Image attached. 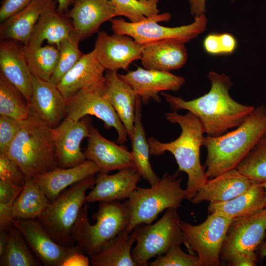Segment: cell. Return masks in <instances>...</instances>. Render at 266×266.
<instances>
[{"instance_id":"cell-1","label":"cell","mask_w":266,"mask_h":266,"mask_svg":"<svg viewBox=\"0 0 266 266\" xmlns=\"http://www.w3.org/2000/svg\"><path fill=\"white\" fill-rule=\"evenodd\" d=\"M208 77L211 84L209 91L197 99L185 100L163 92L161 95L171 110H188L200 121L204 133L216 137L240 126L255 107L240 104L231 97L232 83L227 75L211 71Z\"/></svg>"},{"instance_id":"cell-2","label":"cell","mask_w":266,"mask_h":266,"mask_svg":"<svg viewBox=\"0 0 266 266\" xmlns=\"http://www.w3.org/2000/svg\"><path fill=\"white\" fill-rule=\"evenodd\" d=\"M266 135V106L255 108L235 130L221 135L203 137L207 150L205 164L208 179L236 168L239 163Z\"/></svg>"},{"instance_id":"cell-3","label":"cell","mask_w":266,"mask_h":266,"mask_svg":"<svg viewBox=\"0 0 266 266\" xmlns=\"http://www.w3.org/2000/svg\"><path fill=\"white\" fill-rule=\"evenodd\" d=\"M165 116L169 122L180 126L181 133L175 140L167 143L160 142L153 137L149 138L150 154L159 156L168 151L173 155L178 171L185 172L188 176L186 200L190 201L208 179L200 161L204 137L202 126L190 112L183 115L173 111L166 113Z\"/></svg>"},{"instance_id":"cell-4","label":"cell","mask_w":266,"mask_h":266,"mask_svg":"<svg viewBox=\"0 0 266 266\" xmlns=\"http://www.w3.org/2000/svg\"><path fill=\"white\" fill-rule=\"evenodd\" d=\"M27 179H35L58 167L52 128L31 109L5 153Z\"/></svg>"},{"instance_id":"cell-5","label":"cell","mask_w":266,"mask_h":266,"mask_svg":"<svg viewBox=\"0 0 266 266\" xmlns=\"http://www.w3.org/2000/svg\"><path fill=\"white\" fill-rule=\"evenodd\" d=\"M88 207L86 202L80 210L72 229V237L74 243L90 258L126 230L130 213L124 202L100 201L98 210L92 215L96 223L92 225L88 219Z\"/></svg>"},{"instance_id":"cell-6","label":"cell","mask_w":266,"mask_h":266,"mask_svg":"<svg viewBox=\"0 0 266 266\" xmlns=\"http://www.w3.org/2000/svg\"><path fill=\"white\" fill-rule=\"evenodd\" d=\"M181 182L177 173L171 175L165 173L150 188L137 187L124 201L130 213V221L125 231L131 233L140 224H152L164 210L180 207L187 196Z\"/></svg>"},{"instance_id":"cell-7","label":"cell","mask_w":266,"mask_h":266,"mask_svg":"<svg viewBox=\"0 0 266 266\" xmlns=\"http://www.w3.org/2000/svg\"><path fill=\"white\" fill-rule=\"evenodd\" d=\"M95 180L94 175L72 185L51 202L43 214L36 219L58 243L67 246L75 245L72 229L86 202V192L94 187Z\"/></svg>"},{"instance_id":"cell-8","label":"cell","mask_w":266,"mask_h":266,"mask_svg":"<svg viewBox=\"0 0 266 266\" xmlns=\"http://www.w3.org/2000/svg\"><path fill=\"white\" fill-rule=\"evenodd\" d=\"M180 217L176 209L169 208L154 224H140L132 232L136 244L132 257L137 266H146L149 261L166 254L171 247L184 243Z\"/></svg>"},{"instance_id":"cell-9","label":"cell","mask_w":266,"mask_h":266,"mask_svg":"<svg viewBox=\"0 0 266 266\" xmlns=\"http://www.w3.org/2000/svg\"><path fill=\"white\" fill-rule=\"evenodd\" d=\"M171 18L170 14L166 12L138 23L127 22L121 18H113L110 22L114 33L129 35L141 44L167 39L188 42L203 32L207 25L204 14L195 17L193 23L186 26L166 27L158 24L167 22Z\"/></svg>"},{"instance_id":"cell-10","label":"cell","mask_w":266,"mask_h":266,"mask_svg":"<svg viewBox=\"0 0 266 266\" xmlns=\"http://www.w3.org/2000/svg\"><path fill=\"white\" fill-rule=\"evenodd\" d=\"M233 219L209 213L201 224L194 225L181 221L184 244L196 252L199 266H220L221 249L227 231Z\"/></svg>"},{"instance_id":"cell-11","label":"cell","mask_w":266,"mask_h":266,"mask_svg":"<svg viewBox=\"0 0 266 266\" xmlns=\"http://www.w3.org/2000/svg\"><path fill=\"white\" fill-rule=\"evenodd\" d=\"M266 235V208L254 214L233 219L227 231L220 259L236 266L244 258H256Z\"/></svg>"},{"instance_id":"cell-12","label":"cell","mask_w":266,"mask_h":266,"mask_svg":"<svg viewBox=\"0 0 266 266\" xmlns=\"http://www.w3.org/2000/svg\"><path fill=\"white\" fill-rule=\"evenodd\" d=\"M103 89H83L66 100V117L78 121L87 115H92L104 123L107 130L112 128L118 134V144L126 142L127 130Z\"/></svg>"},{"instance_id":"cell-13","label":"cell","mask_w":266,"mask_h":266,"mask_svg":"<svg viewBox=\"0 0 266 266\" xmlns=\"http://www.w3.org/2000/svg\"><path fill=\"white\" fill-rule=\"evenodd\" d=\"M91 125L88 117L78 121L66 117L57 127L52 128L58 167H73L87 160L80 145L84 138L89 136Z\"/></svg>"},{"instance_id":"cell-14","label":"cell","mask_w":266,"mask_h":266,"mask_svg":"<svg viewBox=\"0 0 266 266\" xmlns=\"http://www.w3.org/2000/svg\"><path fill=\"white\" fill-rule=\"evenodd\" d=\"M93 50L106 70H128L132 62L141 60L143 44L129 35L103 31L98 33Z\"/></svg>"},{"instance_id":"cell-15","label":"cell","mask_w":266,"mask_h":266,"mask_svg":"<svg viewBox=\"0 0 266 266\" xmlns=\"http://www.w3.org/2000/svg\"><path fill=\"white\" fill-rule=\"evenodd\" d=\"M13 225L20 231L31 250L45 266H62L71 253L81 251L76 245L67 246L54 240L36 219H14Z\"/></svg>"},{"instance_id":"cell-16","label":"cell","mask_w":266,"mask_h":266,"mask_svg":"<svg viewBox=\"0 0 266 266\" xmlns=\"http://www.w3.org/2000/svg\"><path fill=\"white\" fill-rule=\"evenodd\" d=\"M105 70L93 50L82 55L57 86L66 100L83 89H102Z\"/></svg>"},{"instance_id":"cell-17","label":"cell","mask_w":266,"mask_h":266,"mask_svg":"<svg viewBox=\"0 0 266 266\" xmlns=\"http://www.w3.org/2000/svg\"><path fill=\"white\" fill-rule=\"evenodd\" d=\"M119 77L129 84L140 97L142 103L146 104L151 99L160 102L158 94L162 91L179 90L185 82V79L169 71L147 69L138 67L125 74H118Z\"/></svg>"},{"instance_id":"cell-18","label":"cell","mask_w":266,"mask_h":266,"mask_svg":"<svg viewBox=\"0 0 266 266\" xmlns=\"http://www.w3.org/2000/svg\"><path fill=\"white\" fill-rule=\"evenodd\" d=\"M84 153L87 160L94 162L98 166L100 172L108 173L111 171L134 167L131 152L125 146L104 138L92 125Z\"/></svg>"},{"instance_id":"cell-19","label":"cell","mask_w":266,"mask_h":266,"mask_svg":"<svg viewBox=\"0 0 266 266\" xmlns=\"http://www.w3.org/2000/svg\"><path fill=\"white\" fill-rule=\"evenodd\" d=\"M66 14L81 40L98 32L103 23L116 17L111 0H75Z\"/></svg>"},{"instance_id":"cell-20","label":"cell","mask_w":266,"mask_h":266,"mask_svg":"<svg viewBox=\"0 0 266 266\" xmlns=\"http://www.w3.org/2000/svg\"><path fill=\"white\" fill-rule=\"evenodd\" d=\"M31 109L50 127H57L66 117V100L57 85L32 75Z\"/></svg>"},{"instance_id":"cell-21","label":"cell","mask_w":266,"mask_h":266,"mask_svg":"<svg viewBox=\"0 0 266 266\" xmlns=\"http://www.w3.org/2000/svg\"><path fill=\"white\" fill-rule=\"evenodd\" d=\"M141 177L133 167L120 170L112 175L100 172L96 176L94 187L86 195V202L126 200L136 189Z\"/></svg>"},{"instance_id":"cell-22","label":"cell","mask_w":266,"mask_h":266,"mask_svg":"<svg viewBox=\"0 0 266 266\" xmlns=\"http://www.w3.org/2000/svg\"><path fill=\"white\" fill-rule=\"evenodd\" d=\"M256 182L234 168L208 179L190 201L194 204L226 201L246 191Z\"/></svg>"},{"instance_id":"cell-23","label":"cell","mask_w":266,"mask_h":266,"mask_svg":"<svg viewBox=\"0 0 266 266\" xmlns=\"http://www.w3.org/2000/svg\"><path fill=\"white\" fill-rule=\"evenodd\" d=\"M185 42L167 39L143 44L140 60L144 68L169 71L183 67L187 60Z\"/></svg>"},{"instance_id":"cell-24","label":"cell","mask_w":266,"mask_h":266,"mask_svg":"<svg viewBox=\"0 0 266 266\" xmlns=\"http://www.w3.org/2000/svg\"><path fill=\"white\" fill-rule=\"evenodd\" d=\"M17 41L1 40L0 43V73L15 86L30 103L32 93V74Z\"/></svg>"},{"instance_id":"cell-25","label":"cell","mask_w":266,"mask_h":266,"mask_svg":"<svg viewBox=\"0 0 266 266\" xmlns=\"http://www.w3.org/2000/svg\"><path fill=\"white\" fill-rule=\"evenodd\" d=\"M117 71L105 70L103 93L114 108L131 139L133 131L135 106L138 96L129 84L119 77Z\"/></svg>"},{"instance_id":"cell-26","label":"cell","mask_w":266,"mask_h":266,"mask_svg":"<svg viewBox=\"0 0 266 266\" xmlns=\"http://www.w3.org/2000/svg\"><path fill=\"white\" fill-rule=\"evenodd\" d=\"M56 0H33L22 10L1 23V40L11 39L27 45L40 16L49 8H57Z\"/></svg>"},{"instance_id":"cell-27","label":"cell","mask_w":266,"mask_h":266,"mask_svg":"<svg viewBox=\"0 0 266 266\" xmlns=\"http://www.w3.org/2000/svg\"><path fill=\"white\" fill-rule=\"evenodd\" d=\"M98 166L86 160L82 163L68 168H56L34 179L50 202L56 200L68 187L100 172Z\"/></svg>"},{"instance_id":"cell-28","label":"cell","mask_w":266,"mask_h":266,"mask_svg":"<svg viewBox=\"0 0 266 266\" xmlns=\"http://www.w3.org/2000/svg\"><path fill=\"white\" fill-rule=\"evenodd\" d=\"M265 190L262 182H256L236 197L223 202H211L209 213H216L231 219L247 216L265 208Z\"/></svg>"},{"instance_id":"cell-29","label":"cell","mask_w":266,"mask_h":266,"mask_svg":"<svg viewBox=\"0 0 266 266\" xmlns=\"http://www.w3.org/2000/svg\"><path fill=\"white\" fill-rule=\"evenodd\" d=\"M73 31L71 19L66 14L59 12L56 7L49 8L40 16L27 45L40 46L46 40L58 49Z\"/></svg>"},{"instance_id":"cell-30","label":"cell","mask_w":266,"mask_h":266,"mask_svg":"<svg viewBox=\"0 0 266 266\" xmlns=\"http://www.w3.org/2000/svg\"><path fill=\"white\" fill-rule=\"evenodd\" d=\"M141 103L138 97L135 106L134 128L132 137V154L134 168L152 186L160 181V178L153 170L149 160L150 146L145 135L141 120Z\"/></svg>"},{"instance_id":"cell-31","label":"cell","mask_w":266,"mask_h":266,"mask_svg":"<svg viewBox=\"0 0 266 266\" xmlns=\"http://www.w3.org/2000/svg\"><path fill=\"white\" fill-rule=\"evenodd\" d=\"M135 242L132 232L123 231L90 258L91 264L94 266H137L132 257Z\"/></svg>"},{"instance_id":"cell-32","label":"cell","mask_w":266,"mask_h":266,"mask_svg":"<svg viewBox=\"0 0 266 266\" xmlns=\"http://www.w3.org/2000/svg\"><path fill=\"white\" fill-rule=\"evenodd\" d=\"M51 203L34 179H27L23 188L13 203L14 219L39 218Z\"/></svg>"},{"instance_id":"cell-33","label":"cell","mask_w":266,"mask_h":266,"mask_svg":"<svg viewBox=\"0 0 266 266\" xmlns=\"http://www.w3.org/2000/svg\"><path fill=\"white\" fill-rule=\"evenodd\" d=\"M21 49L32 74L49 81L59 62L60 54L57 47L49 44L43 46L23 45Z\"/></svg>"},{"instance_id":"cell-34","label":"cell","mask_w":266,"mask_h":266,"mask_svg":"<svg viewBox=\"0 0 266 266\" xmlns=\"http://www.w3.org/2000/svg\"><path fill=\"white\" fill-rule=\"evenodd\" d=\"M28 246L21 233L13 225L9 230L6 250L3 254L0 256V266H41V262L33 256Z\"/></svg>"},{"instance_id":"cell-35","label":"cell","mask_w":266,"mask_h":266,"mask_svg":"<svg viewBox=\"0 0 266 266\" xmlns=\"http://www.w3.org/2000/svg\"><path fill=\"white\" fill-rule=\"evenodd\" d=\"M30 110V103L21 92L0 74V115L24 120Z\"/></svg>"},{"instance_id":"cell-36","label":"cell","mask_w":266,"mask_h":266,"mask_svg":"<svg viewBox=\"0 0 266 266\" xmlns=\"http://www.w3.org/2000/svg\"><path fill=\"white\" fill-rule=\"evenodd\" d=\"M241 174L253 181L266 180V136L262 138L236 167Z\"/></svg>"},{"instance_id":"cell-37","label":"cell","mask_w":266,"mask_h":266,"mask_svg":"<svg viewBox=\"0 0 266 266\" xmlns=\"http://www.w3.org/2000/svg\"><path fill=\"white\" fill-rule=\"evenodd\" d=\"M116 16H124L130 22L138 23L159 14V0H111Z\"/></svg>"},{"instance_id":"cell-38","label":"cell","mask_w":266,"mask_h":266,"mask_svg":"<svg viewBox=\"0 0 266 266\" xmlns=\"http://www.w3.org/2000/svg\"><path fill=\"white\" fill-rule=\"evenodd\" d=\"M81 41L74 31L61 43L59 51V60L56 69L50 80L57 85L63 77L78 62L83 54L79 48Z\"/></svg>"},{"instance_id":"cell-39","label":"cell","mask_w":266,"mask_h":266,"mask_svg":"<svg viewBox=\"0 0 266 266\" xmlns=\"http://www.w3.org/2000/svg\"><path fill=\"white\" fill-rule=\"evenodd\" d=\"M176 245L171 247L166 254L159 256L149 263L151 266H199V258L192 254L184 252Z\"/></svg>"},{"instance_id":"cell-40","label":"cell","mask_w":266,"mask_h":266,"mask_svg":"<svg viewBox=\"0 0 266 266\" xmlns=\"http://www.w3.org/2000/svg\"><path fill=\"white\" fill-rule=\"evenodd\" d=\"M22 121L0 115V152L7 151L19 131Z\"/></svg>"},{"instance_id":"cell-41","label":"cell","mask_w":266,"mask_h":266,"mask_svg":"<svg viewBox=\"0 0 266 266\" xmlns=\"http://www.w3.org/2000/svg\"><path fill=\"white\" fill-rule=\"evenodd\" d=\"M0 180L21 186L26 180L16 164L3 152H0Z\"/></svg>"},{"instance_id":"cell-42","label":"cell","mask_w":266,"mask_h":266,"mask_svg":"<svg viewBox=\"0 0 266 266\" xmlns=\"http://www.w3.org/2000/svg\"><path fill=\"white\" fill-rule=\"evenodd\" d=\"M33 0H2L0 8V21L6 19L19 12Z\"/></svg>"},{"instance_id":"cell-43","label":"cell","mask_w":266,"mask_h":266,"mask_svg":"<svg viewBox=\"0 0 266 266\" xmlns=\"http://www.w3.org/2000/svg\"><path fill=\"white\" fill-rule=\"evenodd\" d=\"M23 188V186L0 180V203L14 201Z\"/></svg>"},{"instance_id":"cell-44","label":"cell","mask_w":266,"mask_h":266,"mask_svg":"<svg viewBox=\"0 0 266 266\" xmlns=\"http://www.w3.org/2000/svg\"><path fill=\"white\" fill-rule=\"evenodd\" d=\"M14 201L0 203V230L9 231L13 226V208Z\"/></svg>"},{"instance_id":"cell-45","label":"cell","mask_w":266,"mask_h":266,"mask_svg":"<svg viewBox=\"0 0 266 266\" xmlns=\"http://www.w3.org/2000/svg\"><path fill=\"white\" fill-rule=\"evenodd\" d=\"M203 46L205 51L209 54H222L219 33H212L208 34L203 40Z\"/></svg>"},{"instance_id":"cell-46","label":"cell","mask_w":266,"mask_h":266,"mask_svg":"<svg viewBox=\"0 0 266 266\" xmlns=\"http://www.w3.org/2000/svg\"><path fill=\"white\" fill-rule=\"evenodd\" d=\"M89 258L81 251L74 252L66 259L62 266H89L91 263Z\"/></svg>"},{"instance_id":"cell-47","label":"cell","mask_w":266,"mask_h":266,"mask_svg":"<svg viewBox=\"0 0 266 266\" xmlns=\"http://www.w3.org/2000/svg\"><path fill=\"white\" fill-rule=\"evenodd\" d=\"M222 54L233 53L237 47V41L231 34L228 33H219Z\"/></svg>"},{"instance_id":"cell-48","label":"cell","mask_w":266,"mask_h":266,"mask_svg":"<svg viewBox=\"0 0 266 266\" xmlns=\"http://www.w3.org/2000/svg\"><path fill=\"white\" fill-rule=\"evenodd\" d=\"M188 1L190 4L191 13L194 17H199L202 14H204L206 10V0H188Z\"/></svg>"},{"instance_id":"cell-49","label":"cell","mask_w":266,"mask_h":266,"mask_svg":"<svg viewBox=\"0 0 266 266\" xmlns=\"http://www.w3.org/2000/svg\"><path fill=\"white\" fill-rule=\"evenodd\" d=\"M57 2V10L61 13L66 14L69 7L72 6L75 0H56Z\"/></svg>"},{"instance_id":"cell-50","label":"cell","mask_w":266,"mask_h":266,"mask_svg":"<svg viewBox=\"0 0 266 266\" xmlns=\"http://www.w3.org/2000/svg\"><path fill=\"white\" fill-rule=\"evenodd\" d=\"M9 231L0 230V256L4 253L8 239Z\"/></svg>"},{"instance_id":"cell-51","label":"cell","mask_w":266,"mask_h":266,"mask_svg":"<svg viewBox=\"0 0 266 266\" xmlns=\"http://www.w3.org/2000/svg\"><path fill=\"white\" fill-rule=\"evenodd\" d=\"M256 251L263 257H266V241H263L257 248Z\"/></svg>"},{"instance_id":"cell-52","label":"cell","mask_w":266,"mask_h":266,"mask_svg":"<svg viewBox=\"0 0 266 266\" xmlns=\"http://www.w3.org/2000/svg\"><path fill=\"white\" fill-rule=\"evenodd\" d=\"M263 183V186L264 187V188H265V194H266V196H265V208H266V180Z\"/></svg>"},{"instance_id":"cell-53","label":"cell","mask_w":266,"mask_h":266,"mask_svg":"<svg viewBox=\"0 0 266 266\" xmlns=\"http://www.w3.org/2000/svg\"></svg>"}]
</instances>
